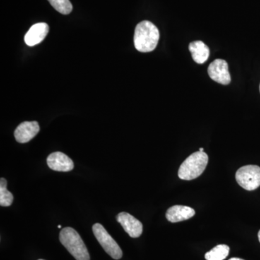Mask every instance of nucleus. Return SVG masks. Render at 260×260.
<instances>
[{
	"mask_svg": "<svg viewBox=\"0 0 260 260\" xmlns=\"http://www.w3.org/2000/svg\"><path fill=\"white\" fill-rule=\"evenodd\" d=\"M160 32L158 28L148 20L140 22L135 28V47L140 52H150L158 45Z\"/></svg>",
	"mask_w": 260,
	"mask_h": 260,
	"instance_id": "nucleus-1",
	"label": "nucleus"
},
{
	"mask_svg": "<svg viewBox=\"0 0 260 260\" xmlns=\"http://www.w3.org/2000/svg\"><path fill=\"white\" fill-rule=\"evenodd\" d=\"M59 241L75 259L90 260V254L85 243L73 228H64L59 234Z\"/></svg>",
	"mask_w": 260,
	"mask_h": 260,
	"instance_id": "nucleus-2",
	"label": "nucleus"
},
{
	"mask_svg": "<svg viewBox=\"0 0 260 260\" xmlns=\"http://www.w3.org/2000/svg\"><path fill=\"white\" fill-rule=\"evenodd\" d=\"M208 155L204 152H195L181 164L178 175L183 180H192L199 177L206 169Z\"/></svg>",
	"mask_w": 260,
	"mask_h": 260,
	"instance_id": "nucleus-3",
	"label": "nucleus"
},
{
	"mask_svg": "<svg viewBox=\"0 0 260 260\" xmlns=\"http://www.w3.org/2000/svg\"><path fill=\"white\" fill-rule=\"evenodd\" d=\"M93 232L98 242L109 256H112L114 259H121L122 256V251L121 248L102 224H94Z\"/></svg>",
	"mask_w": 260,
	"mask_h": 260,
	"instance_id": "nucleus-4",
	"label": "nucleus"
},
{
	"mask_svg": "<svg viewBox=\"0 0 260 260\" xmlns=\"http://www.w3.org/2000/svg\"><path fill=\"white\" fill-rule=\"evenodd\" d=\"M236 179L246 190H255L260 186V167L255 165L241 167L236 174Z\"/></svg>",
	"mask_w": 260,
	"mask_h": 260,
	"instance_id": "nucleus-5",
	"label": "nucleus"
},
{
	"mask_svg": "<svg viewBox=\"0 0 260 260\" xmlns=\"http://www.w3.org/2000/svg\"><path fill=\"white\" fill-rule=\"evenodd\" d=\"M208 75L210 78L222 85H229L231 83V75L229 65L223 59H215L208 67Z\"/></svg>",
	"mask_w": 260,
	"mask_h": 260,
	"instance_id": "nucleus-6",
	"label": "nucleus"
},
{
	"mask_svg": "<svg viewBox=\"0 0 260 260\" xmlns=\"http://www.w3.org/2000/svg\"><path fill=\"white\" fill-rule=\"evenodd\" d=\"M116 219L130 237L138 238L143 234V224L130 214L122 212L118 214Z\"/></svg>",
	"mask_w": 260,
	"mask_h": 260,
	"instance_id": "nucleus-7",
	"label": "nucleus"
},
{
	"mask_svg": "<svg viewBox=\"0 0 260 260\" xmlns=\"http://www.w3.org/2000/svg\"><path fill=\"white\" fill-rule=\"evenodd\" d=\"M47 165L51 170L68 172L74 169V162L68 155L61 152H54L47 158Z\"/></svg>",
	"mask_w": 260,
	"mask_h": 260,
	"instance_id": "nucleus-8",
	"label": "nucleus"
},
{
	"mask_svg": "<svg viewBox=\"0 0 260 260\" xmlns=\"http://www.w3.org/2000/svg\"><path fill=\"white\" fill-rule=\"evenodd\" d=\"M40 131L37 121H24L15 130L14 136L17 142L26 143L37 136Z\"/></svg>",
	"mask_w": 260,
	"mask_h": 260,
	"instance_id": "nucleus-9",
	"label": "nucleus"
},
{
	"mask_svg": "<svg viewBox=\"0 0 260 260\" xmlns=\"http://www.w3.org/2000/svg\"><path fill=\"white\" fill-rule=\"evenodd\" d=\"M49 31V27L45 23H39L32 25L25 34L24 40L28 47H34L43 42Z\"/></svg>",
	"mask_w": 260,
	"mask_h": 260,
	"instance_id": "nucleus-10",
	"label": "nucleus"
},
{
	"mask_svg": "<svg viewBox=\"0 0 260 260\" xmlns=\"http://www.w3.org/2000/svg\"><path fill=\"white\" fill-rule=\"evenodd\" d=\"M194 215L195 210L190 207L174 205L168 209L166 217L169 221L177 223L192 218Z\"/></svg>",
	"mask_w": 260,
	"mask_h": 260,
	"instance_id": "nucleus-11",
	"label": "nucleus"
},
{
	"mask_svg": "<svg viewBox=\"0 0 260 260\" xmlns=\"http://www.w3.org/2000/svg\"><path fill=\"white\" fill-rule=\"evenodd\" d=\"M189 49L192 56V59L198 64H203L209 58V48L201 41L191 42L189 44Z\"/></svg>",
	"mask_w": 260,
	"mask_h": 260,
	"instance_id": "nucleus-12",
	"label": "nucleus"
},
{
	"mask_svg": "<svg viewBox=\"0 0 260 260\" xmlns=\"http://www.w3.org/2000/svg\"><path fill=\"white\" fill-rule=\"evenodd\" d=\"M230 248L225 244H220L205 254L206 260H223L229 255Z\"/></svg>",
	"mask_w": 260,
	"mask_h": 260,
	"instance_id": "nucleus-13",
	"label": "nucleus"
},
{
	"mask_svg": "<svg viewBox=\"0 0 260 260\" xmlns=\"http://www.w3.org/2000/svg\"><path fill=\"white\" fill-rule=\"evenodd\" d=\"M6 179L1 178L0 180V205L2 207H9L13 203V195L7 189Z\"/></svg>",
	"mask_w": 260,
	"mask_h": 260,
	"instance_id": "nucleus-14",
	"label": "nucleus"
},
{
	"mask_svg": "<svg viewBox=\"0 0 260 260\" xmlns=\"http://www.w3.org/2000/svg\"><path fill=\"white\" fill-rule=\"evenodd\" d=\"M51 6L61 14L68 15L73 10V5L70 0H48Z\"/></svg>",
	"mask_w": 260,
	"mask_h": 260,
	"instance_id": "nucleus-15",
	"label": "nucleus"
},
{
	"mask_svg": "<svg viewBox=\"0 0 260 260\" xmlns=\"http://www.w3.org/2000/svg\"><path fill=\"white\" fill-rule=\"evenodd\" d=\"M229 260H244V259H240V258L234 257V258H232V259H230Z\"/></svg>",
	"mask_w": 260,
	"mask_h": 260,
	"instance_id": "nucleus-16",
	"label": "nucleus"
},
{
	"mask_svg": "<svg viewBox=\"0 0 260 260\" xmlns=\"http://www.w3.org/2000/svg\"><path fill=\"white\" fill-rule=\"evenodd\" d=\"M199 151L200 152H204V148H201L199 149Z\"/></svg>",
	"mask_w": 260,
	"mask_h": 260,
	"instance_id": "nucleus-17",
	"label": "nucleus"
},
{
	"mask_svg": "<svg viewBox=\"0 0 260 260\" xmlns=\"http://www.w3.org/2000/svg\"><path fill=\"white\" fill-rule=\"evenodd\" d=\"M258 239H259V241L260 242V230H259V233H258Z\"/></svg>",
	"mask_w": 260,
	"mask_h": 260,
	"instance_id": "nucleus-18",
	"label": "nucleus"
},
{
	"mask_svg": "<svg viewBox=\"0 0 260 260\" xmlns=\"http://www.w3.org/2000/svg\"><path fill=\"white\" fill-rule=\"evenodd\" d=\"M61 225H58V228H59V229H61Z\"/></svg>",
	"mask_w": 260,
	"mask_h": 260,
	"instance_id": "nucleus-19",
	"label": "nucleus"
},
{
	"mask_svg": "<svg viewBox=\"0 0 260 260\" xmlns=\"http://www.w3.org/2000/svg\"><path fill=\"white\" fill-rule=\"evenodd\" d=\"M259 91H260V85H259Z\"/></svg>",
	"mask_w": 260,
	"mask_h": 260,
	"instance_id": "nucleus-20",
	"label": "nucleus"
},
{
	"mask_svg": "<svg viewBox=\"0 0 260 260\" xmlns=\"http://www.w3.org/2000/svg\"><path fill=\"white\" fill-rule=\"evenodd\" d=\"M39 260H44V259H39Z\"/></svg>",
	"mask_w": 260,
	"mask_h": 260,
	"instance_id": "nucleus-21",
	"label": "nucleus"
}]
</instances>
